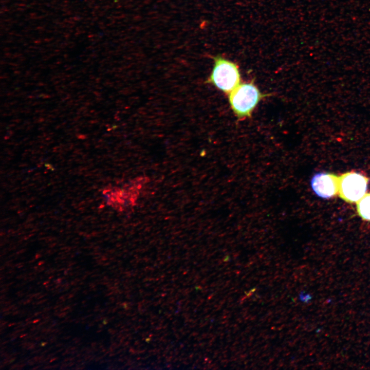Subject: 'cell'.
<instances>
[{"mask_svg":"<svg viewBox=\"0 0 370 370\" xmlns=\"http://www.w3.org/2000/svg\"><path fill=\"white\" fill-rule=\"evenodd\" d=\"M357 210L363 220L370 221V193L365 194L357 202Z\"/></svg>","mask_w":370,"mask_h":370,"instance_id":"cell-5","label":"cell"},{"mask_svg":"<svg viewBox=\"0 0 370 370\" xmlns=\"http://www.w3.org/2000/svg\"><path fill=\"white\" fill-rule=\"evenodd\" d=\"M310 186L319 197L330 198L339 193V176L332 173H318L312 177Z\"/></svg>","mask_w":370,"mask_h":370,"instance_id":"cell-4","label":"cell"},{"mask_svg":"<svg viewBox=\"0 0 370 370\" xmlns=\"http://www.w3.org/2000/svg\"><path fill=\"white\" fill-rule=\"evenodd\" d=\"M214 66L206 82L226 94H229L240 82L238 65L219 55L213 57Z\"/></svg>","mask_w":370,"mask_h":370,"instance_id":"cell-2","label":"cell"},{"mask_svg":"<svg viewBox=\"0 0 370 370\" xmlns=\"http://www.w3.org/2000/svg\"><path fill=\"white\" fill-rule=\"evenodd\" d=\"M368 179L363 174L346 172L339 176V195L348 203L358 202L365 194Z\"/></svg>","mask_w":370,"mask_h":370,"instance_id":"cell-3","label":"cell"},{"mask_svg":"<svg viewBox=\"0 0 370 370\" xmlns=\"http://www.w3.org/2000/svg\"><path fill=\"white\" fill-rule=\"evenodd\" d=\"M267 96L250 82L239 84L230 92L229 101L235 115L241 119L250 117L260 101Z\"/></svg>","mask_w":370,"mask_h":370,"instance_id":"cell-1","label":"cell"}]
</instances>
